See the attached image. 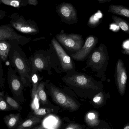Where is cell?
I'll return each mask as SVG.
<instances>
[{"label":"cell","mask_w":129,"mask_h":129,"mask_svg":"<svg viewBox=\"0 0 129 129\" xmlns=\"http://www.w3.org/2000/svg\"><path fill=\"white\" fill-rule=\"evenodd\" d=\"M62 80L69 88L82 99L91 100L102 91L104 87L101 82L96 81L85 73L76 72V70L66 73Z\"/></svg>","instance_id":"obj_1"},{"label":"cell","mask_w":129,"mask_h":129,"mask_svg":"<svg viewBox=\"0 0 129 129\" xmlns=\"http://www.w3.org/2000/svg\"><path fill=\"white\" fill-rule=\"evenodd\" d=\"M28 61L32 74L46 71L51 75L53 69L57 73H62L58 58L51 44L47 51H36L29 57Z\"/></svg>","instance_id":"obj_2"},{"label":"cell","mask_w":129,"mask_h":129,"mask_svg":"<svg viewBox=\"0 0 129 129\" xmlns=\"http://www.w3.org/2000/svg\"><path fill=\"white\" fill-rule=\"evenodd\" d=\"M8 58L11 66L14 68L15 72L18 73L25 87H31L32 72L30 64L20 45L11 44Z\"/></svg>","instance_id":"obj_3"},{"label":"cell","mask_w":129,"mask_h":129,"mask_svg":"<svg viewBox=\"0 0 129 129\" xmlns=\"http://www.w3.org/2000/svg\"><path fill=\"white\" fill-rule=\"evenodd\" d=\"M109 61L107 47L101 43L95 47L87 58L85 67L91 68L93 72L96 73L95 76L101 78L102 80L104 81L106 79L105 74Z\"/></svg>","instance_id":"obj_4"},{"label":"cell","mask_w":129,"mask_h":129,"mask_svg":"<svg viewBox=\"0 0 129 129\" xmlns=\"http://www.w3.org/2000/svg\"><path fill=\"white\" fill-rule=\"evenodd\" d=\"M45 88L47 94L59 107L71 112L77 111L80 108V104L78 101L67 94L49 81H46Z\"/></svg>","instance_id":"obj_5"},{"label":"cell","mask_w":129,"mask_h":129,"mask_svg":"<svg viewBox=\"0 0 129 129\" xmlns=\"http://www.w3.org/2000/svg\"><path fill=\"white\" fill-rule=\"evenodd\" d=\"M10 24L17 31L23 34L34 35L39 33L38 24L31 19L27 20L17 13L11 14L9 16Z\"/></svg>","instance_id":"obj_6"},{"label":"cell","mask_w":129,"mask_h":129,"mask_svg":"<svg viewBox=\"0 0 129 129\" xmlns=\"http://www.w3.org/2000/svg\"><path fill=\"white\" fill-rule=\"evenodd\" d=\"M7 77V82L13 98L19 103L25 102L26 100L23 93L25 86L11 65L8 68Z\"/></svg>","instance_id":"obj_7"},{"label":"cell","mask_w":129,"mask_h":129,"mask_svg":"<svg viewBox=\"0 0 129 129\" xmlns=\"http://www.w3.org/2000/svg\"><path fill=\"white\" fill-rule=\"evenodd\" d=\"M56 38L67 50L76 52L81 49L85 42L81 35L75 33H60L56 35Z\"/></svg>","instance_id":"obj_8"},{"label":"cell","mask_w":129,"mask_h":129,"mask_svg":"<svg viewBox=\"0 0 129 129\" xmlns=\"http://www.w3.org/2000/svg\"><path fill=\"white\" fill-rule=\"evenodd\" d=\"M31 39L30 38L17 33L10 23L0 25V41L4 40L11 44L24 45L29 43Z\"/></svg>","instance_id":"obj_9"},{"label":"cell","mask_w":129,"mask_h":129,"mask_svg":"<svg viewBox=\"0 0 129 129\" xmlns=\"http://www.w3.org/2000/svg\"><path fill=\"white\" fill-rule=\"evenodd\" d=\"M51 44L58 58L62 73L75 70V64L72 58L66 53L56 39L53 38L52 39Z\"/></svg>","instance_id":"obj_10"},{"label":"cell","mask_w":129,"mask_h":129,"mask_svg":"<svg viewBox=\"0 0 129 129\" xmlns=\"http://www.w3.org/2000/svg\"><path fill=\"white\" fill-rule=\"evenodd\" d=\"M56 8L57 12L63 22L70 24L77 23V12L71 4L63 2L59 5Z\"/></svg>","instance_id":"obj_11"},{"label":"cell","mask_w":129,"mask_h":129,"mask_svg":"<svg viewBox=\"0 0 129 129\" xmlns=\"http://www.w3.org/2000/svg\"><path fill=\"white\" fill-rule=\"evenodd\" d=\"M114 77L117 89L120 95L123 96L126 89L127 74L125 64L121 59H118L116 64Z\"/></svg>","instance_id":"obj_12"},{"label":"cell","mask_w":129,"mask_h":129,"mask_svg":"<svg viewBox=\"0 0 129 129\" xmlns=\"http://www.w3.org/2000/svg\"><path fill=\"white\" fill-rule=\"evenodd\" d=\"M98 43V39L97 37L95 36H89L86 38L81 49L74 54L71 55L70 57L74 60L77 61H84L95 48Z\"/></svg>","instance_id":"obj_13"},{"label":"cell","mask_w":129,"mask_h":129,"mask_svg":"<svg viewBox=\"0 0 129 129\" xmlns=\"http://www.w3.org/2000/svg\"><path fill=\"white\" fill-rule=\"evenodd\" d=\"M46 81L39 82L37 92V96L39 100L40 104L44 108H54L56 106L53 105L48 101L47 95L45 90Z\"/></svg>","instance_id":"obj_14"},{"label":"cell","mask_w":129,"mask_h":129,"mask_svg":"<svg viewBox=\"0 0 129 129\" xmlns=\"http://www.w3.org/2000/svg\"><path fill=\"white\" fill-rule=\"evenodd\" d=\"M42 121V118L29 115L26 119L21 121L16 129H32L41 124Z\"/></svg>","instance_id":"obj_15"},{"label":"cell","mask_w":129,"mask_h":129,"mask_svg":"<svg viewBox=\"0 0 129 129\" xmlns=\"http://www.w3.org/2000/svg\"><path fill=\"white\" fill-rule=\"evenodd\" d=\"M84 121L88 127L93 128L98 126L101 122L99 113L96 110L89 111L85 115Z\"/></svg>","instance_id":"obj_16"},{"label":"cell","mask_w":129,"mask_h":129,"mask_svg":"<svg viewBox=\"0 0 129 129\" xmlns=\"http://www.w3.org/2000/svg\"><path fill=\"white\" fill-rule=\"evenodd\" d=\"M4 122L9 129H16L23 120L20 113L10 114L4 117Z\"/></svg>","instance_id":"obj_17"},{"label":"cell","mask_w":129,"mask_h":129,"mask_svg":"<svg viewBox=\"0 0 129 129\" xmlns=\"http://www.w3.org/2000/svg\"><path fill=\"white\" fill-rule=\"evenodd\" d=\"M59 110L60 108L58 106H56L54 108H38L33 110L31 114L29 115L42 118L48 115L56 114L58 113Z\"/></svg>","instance_id":"obj_18"},{"label":"cell","mask_w":129,"mask_h":129,"mask_svg":"<svg viewBox=\"0 0 129 129\" xmlns=\"http://www.w3.org/2000/svg\"><path fill=\"white\" fill-rule=\"evenodd\" d=\"M108 11L113 14L129 18V8L122 5H110Z\"/></svg>","instance_id":"obj_19"},{"label":"cell","mask_w":129,"mask_h":129,"mask_svg":"<svg viewBox=\"0 0 129 129\" xmlns=\"http://www.w3.org/2000/svg\"><path fill=\"white\" fill-rule=\"evenodd\" d=\"M107 97L104 92L101 91L95 95L89 101V103L95 108H100L105 105Z\"/></svg>","instance_id":"obj_20"},{"label":"cell","mask_w":129,"mask_h":129,"mask_svg":"<svg viewBox=\"0 0 129 129\" xmlns=\"http://www.w3.org/2000/svg\"><path fill=\"white\" fill-rule=\"evenodd\" d=\"M11 47V43L8 41H0V59L2 62H5L8 59Z\"/></svg>","instance_id":"obj_21"},{"label":"cell","mask_w":129,"mask_h":129,"mask_svg":"<svg viewBox=\"0 0 129 129\" xmlns=\"http://www.w3.org/2000/svg\"><path fill=\"white\" fill-rule=\"evenodd\" d=\"M41 78L38 73L32 74L31 82L32 88L31 93L32 101L34 100L37 97V90L39 84L41 82Z\"/></svg>","instance_id":"obj_22"},{"label":"cell","mask_w":129,"mask_h":129,"mask_svg":"<svg viewBox=\"0 0 129 129\" xmlns=\"http://www.w3.org/2000/svg\"><path fill=\"white\" fill-rule=\"evenodd\" d=\"M112 19L113 22L119 26L122 31L127 34H129V23L125 20L115 15L112 16Z\"/></svg>","instance_id":"obj_23"},{"label":"cell","mask_w":129,"mask_h":129,"mask_svg":"<svg viewBox=\"0 0 129 129\" xmlns=\"http://www.w3.org/2000/svg\"><path fill=\"white\" fill-rule=\"evenodd\" d=\"M4 98L7 104L13 111H22L23 110L22 107L19 103L17 102L13 98L10 97L7 93H5Z\"/></svg>","instance_id":"obj_24"},{"label":"cell","mask_w":129,"mask_h":129,"mask_svg":"<svg viewBox=\"0 0 129 129\" xmlns=\"http://www.w3.org/2000/svg\"><path fill=\"white\" fill-rule=\"evenodd\" d=\"M2 3L15 8L25 7L28 5L27 0H1Z\"/></svg>","instance_id":"obj_25"},{"label":"cell","mask_w":129,"mask_h":129,"mask_svg":"<svg viewBox=\"0 0 129 129\" xmlns=\"http://www.w3.org/2000/svg\"><path fill=\"white\" fill-rule=\"evenodd\" d=\"M11 111H13V110L7 104L4 97L0 96V111L6 112Z\"/></svg>","instance_id":"obj_26"},{"label":"cell","mask_w":129,"mask_h":129,"mask_svg":"<svg viewBox=\"0 0 129 129\" xmlns=\"http://www.w3.org/2000/svg\"><path fill=\"white\" fill-rule=\"evenodd\" d=\"M5 79L4 75L2 61L0 59V89L3 90L5 88Z\"/></svg>","instance_id":"obj_27"},{"label":"cell","mask_w":129,"mask_h":129,"mask_svg":"<svg viewBox=\"0 0 129 129\" xmlns=\"http://www.w3.org/2000/svg\"><path fill=\"white\" fill-rule=\"evenodd\" d=\"M87 126L76 123H70L63 129H86Z\"/></svg>","instance_id":"obj_28"},{"label":"cell","mask_w":129,"mask_h":129,"mask_svg":"<svg viewBox=\"0 0 129 129\" xmlns=\"http://www.w3.org/2000/svg\"><path fill=\"white\" fill-rule=\"evenodd\" d=\"M105 124L106 122H102V121L101 120L100 124L98 126L93 128V129H111L110 127H108V126Z\"/></svg>","instance_id":"obj_29"},{"label":"cell","mask_w":129,"mask_h":129,"mask_svg":"<svg viewBox=\"0 0 129 129\" xmlns=\"http://www.w3.org/2000/svg\"><path fill=\"white\" fill-rule=\"evenodd\" d=\"M38 3L37 0H27V4L29 5L36 6Z\"/></svg>","instance_id":"obj_30"},{"label":"cell","mask_w":129,"mask_h":129,"mask_svg":"<svg viewBox=\"0 0 129 129\" xmlns=\"http://www.w3.org/2000/svg\"><path fill=\"white\" fill-rule=\"evenodd\" d=\"M7 16L6 11L2 10H0V20L4 19Z\"/></svg>","instance_id":"obj_31"},{"label":"cell","mask_w":129,"mask_h":129,"mask_svg":"<svg viewBox=\"0 0 129 129\" xmlns=\"http://www.w3.org/2000/svg\"><path fill=\"white\" fill-rule=\"evenodd\" d=\"M31 129H45V128L43 124L42 123H41L38 125Z\"/></svg>","instance_id":"obj_32"},{"label":"cell","mask_w":129,"mask_h":129,"mask_svg":"<svg viewBox=\"0 0 129 129\" xmlns=\"http://www.w3.org/2000/svg\"><path fill=\"white\" fill-rule=\"evenodd\" d=\"M99 3H105L106 2H109L111 1V0H98Z\"/></svg>","instance_id":"obj_33"},{"label":"cell","mask_w":129,"mask_h":129,"mask_svg":"<svg viewBox=\"0 0 129 129\" xmlns=\"http://www.w3.org/2000/svg\"><path fill=\"white\" fill-rule=\"evenodd\" d=\"M5 94V92L4 91H2L0 92V96L4 97Z\"/></svg>","instance_id":"obj_34"},{"label":"cell","mask_w":129,"mask_h":129,"mask_svg":"<svg viewBox=\"0 0 129 129\" xmlns=\"http://www.w3.org/2000/svg\"><path fill=\"white\" fill-rule=\"evenodd\" d=\"M123 129H129V122L124 126Z\"/></svg>","instance_id":"obj_35"},{"label":"cell","mask_w":129,"mask_h":129,"mask_svg":"<svg viewBox=\"0 0 129 129\" xmlns=\"http://www.w3.org/2000/svg\"><path fill=\"white\" fill-rule=\"evenodd\" d=\"M123 53H124V54H128L129 55V49H127L123 51Z\"/></svg>","instance_id":"obj_36"},{"label":"cell","mask_w":129,"mask_h":129,"mask_svg":"<svg viewBox=\"0 0 129 129\" xmlns=\"http://www.w3.org/2000/svg\"><path fill=\"white\" fill-rule=\"evenodd\" d=\"M1 4H2L1 2V0H0V5Z\"/></svg>","instance_id":"obj_37"},{"label":"cell","mask_w":129,"mask_h":129,"mask_svg":"<svg viewBox=\"0 0 129 129\" xmlns=\"http://www.w3.org/2000/svg\"><path fill=\"white\" fill-rule=\"evenodd\" d=\"M86 129H89V128H88V127L87 126V128H86Z\"/></svg>","instance_id":"obj_38"}]
</instances>
